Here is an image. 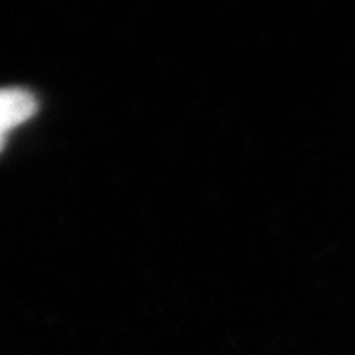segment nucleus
Returning a JSON list of instances; mask_svg holds the SVG:
<instances>
[{
  "label": "nucleus",
  "mask_w": 355,
  "mask_h": 355,
  "mask_svg": "<svg viewBox=\"0 0 355 355\" xmlns=\"http://www.w3.org/2000/svg\"><path fill=\"white\" fill-rule=\"evenodd\" d=\"M38 111V101L34 95L24 89H0V150L8 132L20 127L28 119H32Z\"/></svg>",
  "instance_id": "1"
}]
</instances>
